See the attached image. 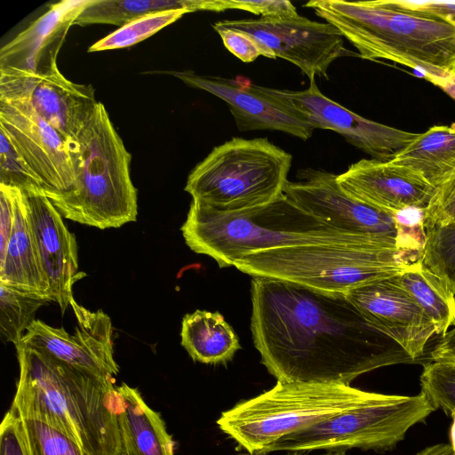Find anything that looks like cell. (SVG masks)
<instances>
[{"label": "cell", "mask_w": 455, "mask_h": 455, "mask_svg": "<svg viewBox=\"0 0 455 455\" xmlns=\"http://www.w3.org/2000/svg\"><path fill=\"white\" fill-rule=\"evenodd\" d=\"M70 145L75 182L67 192L47 196L60 215L100 229L136 221L132 156L101 102Z\"/></svg>", "instance_id": "5b68a950"}, {"label": "cell", "mask_w": 455, "mask_h": 455, "mask_svg": "<svg viewBox=\"0 0 455 455\" xmlns=\"http://www.w3.org/2000/svg\"><path fill=\"white\" fill-rule=\"evenodd\" d=\"M0 131L40 180L46 196L68 191L75 182L71 140L27 103L0 98Z\"/></svg>", "instance_id": "7c38bea8"}, {"label": "cell", "mask_w": 455, "mask_h": 455, "mask_svg": "<svg viewBox=\"0 0 455 455\" xmlns=\"http://www.w3.org/2000/svg\"><path fill=\"white\" fill-rule=\"evenodd\" d=\"M309 80V87L303 91L254 86L314 129L338 132L372 159L392 161L417 137L418 133L382 124L348 110L323 95L315 77Z\"/></svg>", "instance_id": "30bf717a"}, {"label": "cell", "mask_w": 455, "mask_h": 455, "mask_svg": "<svg viewBox=\"0 0 455 455\" xmlns=\"http://www.w3.org/2000/svg\"><path fill=\"white\" fill-rule=\"evenodd\" d=\"M38 254L52 301L64 314L73 298L74 283L85 275L78 271L77 243L62 216L40 189L21 190Z\"/></svg>", "instance_id": "ac0fdd59"}, {"label": "cell", "mask_w": 455, "mask_h": 455, "mask_svg": "<svg viewBox=\"0 0 455 455\" xmlns=\"http://www.w3.org/2000/svg\"><path fill=\"white\" fill-rule=\"evenodd\" d=\"M251 455H254V454H251Z\"/></svg>", "instance_id": "f6af8a7d"}, {"label": "cell", "mask_w": 455, "mask_h": 455, "mask_svg": "<svg viewBox=\"0 0 455 455\" xmlns=\"http://www.w3.org/2000/svg\"><path fill=\"white\" fill-rule=\"evenodd\" d=\"M337 180L352 197L393 215L406 208L427 209L437 191L417 171L372 158L350 164Z\"/></svg>", "instance_id": "e0dca14e"}, {"label": "cell", "mask_w": 455, "mask_h": 455, "mask_svg": "<svg viewBox=\"0 0 455 455\" xmlns=\"http://www.w3.org/2000/svg\"><path fill=\"white\" fill-rule=\"evenodd\" d=\"M346 297L378 331L400 346L412 359L420 357L435 327L399 283L397 276L354 288Z\"/></svg>", "instance_id": "2e32d148"}, {"label": "cell", "mask_w": 455, "mask_h": 455, "mask_svg": "<svg viewBox=\"0 0 455 455\" xmlns=\"http://www.w3.org/2000/svg\"><path fill=\"white\" fill-rule=\"evenodd\" d=\"M0 98L28 104L63 136L76 138L98 105L94 89L60 72L40 76L0 69Z\"/></svg>", "instance_id": "9a60e30c"}, {"label": "cell", "mask_w": 455, "mask_h": 455, "mask_svg": "<svg viewBox=\"0 0 455 455\" xmlns=\"http://www.w3.org/2000/svg\"><path fill=\"white\" fill-rule=\"evenodd\" d=\"M186 9L206 10V0H91L74 25L112 24L119 27L147 14Z\"/></svg>", "instance_id": "484cf974"}, {"label": "cell", "mask_w": 455, "mask_h": 455, "mask_svg": "<svg viewBox=\"0 0 455 455\" xmlns=\"http://www.w3.org/2000/svg\"><path fill=\"white\" fill-rule=\"evenodd\" d=\"M225 47L243 62H251L259 56L273 59L271 54L249 34L222 28H214Z\"/></svg>", "instance_id": "8d00e7d4"}, {"label": "cell", "mask_w": 455, "mask_h": 455, "mask_svg": "<svg viewBox=\"0 0 455 455\" xmlns=\"http://www.w3.org/2000/svg\"><path fill=\"white\" fill-rule=\"evenodd\" d=\"M0 455H28L20 419L11 409L0 425Z\"/></svg>", "instance_id": "74e56055"}, {"label": "cell", "mask_w": 455, "mask_h": 455, "mask_svg": "<svg viewBox=\"0 0 455 455\" xmlns=\"http://www.w3.org/2000/svg\"><path fill=\"white\" fill-rule=\"evenodd\" d=\"M291 166V154L267 138H233L196 165L185 191L220 212L262 207L283 195Z\"/></svg>", "instance_id": "ba28073f"}, {"label": "cell", "mask_w": 455, "mask_h": 455, "mask_svg": "<svg viewBox=\"0 0 455 455\" xmlns=\"http://www.w3.org/2000/svg\"><path fill=\"white\" fill-rule=\"evenodd\" d=\"M337 176L323 170H299L298 180L288 181L283 194L300 209L339 231L396 240L394 215L347 194Z\"/></svg>", "instance_id": "4fadbf2b"}, {"label": "cell", "mask_w": 455, "mask_h": 455, "mask_svg": "<svg viewBox=\"0 0 455 455\" xmlns=\"http://www.w3.org/2000/svg\"><path fill=\"white\" fill-rule=\"evenodd\" d=\"M392 162L417 171L440 188L455 173V123L418 133Z\"/></svg>", "instance_id": "cb8c5ba5"}, {"label": "cell", "mask_w": 455, "mask_h": 455, "mask_svg": "<svg viewBox=\"0 0 455 455\" xmlns=\"http://www.w3.org/2000/svg\"><path fill=\"white\" fill-rule=\"evenodd\" d=\"M435 85L455 100V74L442 79Z\"/></svg>", "instance_id": "60d3db41"}, {"label": "cell", "mask_w": 455, "mask_h": 455, "mask_svg": "<svg viewBox=\"0 0 455 455\" xmlns=\"http://www.w3.org/2000/svg\"><path fill=\"white\" fill-rule=\"evenodd\" d=\"M421 391L433 406L446 414H455V364L432 362L423 367Z\"/></svg>", "instance_id": "4dcf8cb0"}, {"label": "cell", "mask_w": 455, "mask_h": 455, "mask_svg": "<svg viewBox=\"0 0 455 455\" xmlns=\"http://www.w3.org/2000/svg\"><path fill=\"white\" fill-rule=\"evenodd\" d=\"M237 9L264 18H286L299 15L296 7L287 0H210L209 11Z\"/></svg>", "instance_id": "836d02e7"}, {"label": "cell", "mask_w": 455, "mask_h": 455, "mask_svg": "<svg viewBox=\"0 0 455 455\" xmlns=\"http://www.w3.org/2000/svg\"><path fill=\"white\" fill-rule=\"evenodd\" d=\"M172 74L188 86L206 91L228 103L241 132L279 131L303 140L313 134L315 129L310 124L259 92L252 84L243 85L237 80L198 75L190 70Z\"/></svg>", "instance_id": "ffe728a7"}, {"label": "cell", "mask_w": 455, "mask_h": 455, "mask_svg": "<svg viewBox=\"0 0 455 455\" xmlns=\"http://www.w3.org/2000/svg\"><path fill=\"white\" fill-rule=\"evenodd\" d=\"M425 210L406 208L394 214L399 248L422 253L427 235Z\"/></svg>", "instance_id": "d6a6232c"}, {"label": "cell", "mask_w": 455, "mask_h": 455, "mask_svg": "<svg viewBox=\"0 0 455 455\" xmlns=\"http://www.w3.org/2000/svg\"><path fill=\"white\" fill-rule=\"evenodd\" d=\"M0 184L20 190H43L38 177L2 131H0Z\"/></svg>", "instance_id": "1f68e13d"}, {"label": "cell", "mask_w": 455, "mask_h": 455, "mask_svg": "<svg viewBox=\"0 0 455 455\" xmlns=\"http://www.w3.org/2000/svg\"><path fill=\"white\" fill-rule=\"evenodd\" d=\"M212 26L249 34L273 59L288 60L309 79L316 76L327 79L328 68L334 60L358 55L345 48L343 36L334 26L300 15L221 20Z\"/></svg>", "instance_id": "8fae6325"}, {"label": "cell", "mask_w": 455, "mask_h": 455, "mask_svg": "<svg viewBox=\"0 0 455 455\" xmlns=\"http://www.w3.org/2000/svg\"><path fill=\"white\" fill-rule=\"evenodd\" d=\"M70 305L77 321L74 333L36 320L20 342L97 377L116 380L119 367L114 358L109 316L102 310L90 311L74 299Z\"/></svg>", "instance_id": "5bb4252c"}, {"label": "cell", "mask_w": 455, "mask_h": 455, "mask_svg": "<svg viewBox=\"0 0 455 455\" xmlns=\"http://www.w3.org/2000/svg\"><path fill=\"white\" fill-rule=\"evenodd\" d=\"M397 279L431 319L435 334L444 335L455 326V295L421 261L412 263Z\"/></svg>", "instance_id": "d4e9b609"}, {"label": "cell", "mask_w": 455, "mask_h": 455, "mask_svg": "<svg viewBox=\"0 0 455 455\" xmlns=\"http://www.w3.org/2000/svg\"><path fill=\"white\" fill-rule=\"evenodd\" d=\"M389 7L437 19L455 26V1L380 0Z\"/></svg>", "instance_id": "d590c367"}, {"label": "cell", "mask_w": 455, "mask_h": 455, "mask_svg": "<svg viewBox=\"0 0 455 455\" xmlns=\"http://www.w3.org/2000/svg\"><path fill=\"white\" fill-rule=\"evenodd\" d=\"M435 410L422 391L416 395H384L379 400L287 435L262 454L318 450L344 452L351 449L388 451L403 440L411 427L425 422Z\"/></svg>", "instance_id": "9c48e42d"}, {"label": "cell", "mask_w": 455, "mask_h": 455, "mask_svg": "<svg viewBox=\"0 0 455 455\" xmlns=\"http://www.w3.org/2000/svg\"><path fill=\"white\" fill-rule=\"evenodd\" d=\"M91 0H61L0 49V69L40 76L59 73L57 57L76 19Z\"/></svg>", "instance_id": "d6986e66"}, {"label": "cell", "mask_w": 455, "mask_h": 455, "mask_svg": "<svg viewBox=\"0 0 455 455\" xmlns=\"http://www.w3.org/2000/svg\"><path fill=\"white\" fill-rule=\"evenodd\" d=\"M430 355L433 362L455 364V326L441 336Z\"/></svg>", "instance_id": "f35d334b"}, {"label": "cell", "mask_w": 455, "mask_h": 455, "mask_svg": "<svg viewBox=\"0 0 455 455\" xmlns=\"http://www.w3.org/2000/svg\"><path fill=\"white\" fill-rule=\"evenodd\" d=\"M323 455H345L344 452H335V453H327V454H323Z\"/></svg>", "instance_id": "ee69618b"}, {"label": "cell", "mask_w": 455, "mask_h": 455, "mask_svg": "<svg viewBox=\"0 0 455 455\" xmlns=\"http://www.w3.org/2000/svg\"><path fill=\"white\" fill-rule=\"evenodd\" d=\"M416 455H455L451 444L438 443L427 446Z\"/></svg>", "instance_id": "ab89813d"}, {"label": "cell", "mask_w": 455, "mask_h": 455, "mask_svg": "<svg viewBox=\"0 0 455 455\" xmlns=\"http://www.w3.org/2000/svg\"><path fill=\"white\" fill-rule=\"evenodd\" d=\"M305 6L334 26L362 59L404 65L435 85L455 74V26L380 0H311Z\"/></svg>", "instance_id": "3957f363"}, {"label": "cell", "mask_w": 455, "mask_h": 455, "mask_svg": "<svg viewBox=\"0 0 455 455\" xmlns=\"http://www.w3.org/2000/svg\"><path fill=\"white\" fill-rule=\"evenodd\" d=\"M383 396L344 384L276 381L223 411L217 425L250 454L260 455L287 435Z\"/></svg>", "instance_id": "52a82bcc"}, {"label": "cell", "mask_w": 455, "mask_h": 455, "mask_svg": "<svg viewBox=\"0 0 455 455\" xmlns=\"http://www.w3.org/2000/svg\"><path fill=\"white\" fill-rule=\"evenodd\" d=\"M251 293L253 343L276 381L351 386L366 372L414 361L344 293L266 277L252 278Z\"/></svg>", "instance_id": "6da1fadb"}, {"label": "cell", "mask_w": 455, "mask_h": 455, "mask_svg": "<svg viewBox=\"0 0 455 455\" xmlns=\"http://www.w3.org/2000/svg\"><path fill=\"white\" fill-rule=\"evenodd\" d=\"M123 455V454H122Z\"/></svg>", "instance_id": "bcb514c9"}, {"label": "cell", "mask_w": 455, "mask_h": 455, "mask_svg": "<svg viewBox=\"0 0 455 455\" xmlns=\"http://www.w3.org/2000/svg\"><path fill=\"white\" fill-rule=\"evenodd\" d=\"M20 419L28 455H87L75 441L58 429L31 418Z\"/></svg>", "instance_id": "f546056e"}, {"label": "cell", "mask_w": 455, "mask_h": 455, "mask_svg": "<svg viewBox=\"0 0 455 455\" xmlns=\"http://www.w3.org/2000/svg\"><path fill=\"white\" fill-rule=\"evenodd\" d=\"M49 298L25 292L0 283V332L2 339L19 344L29 326L36 321V313L52 302Z\"/></svg>", "instance_id": "4316f807"}, {"label": "cell", "mask_w": 455, "mask_h": 455, "mask_svg": "<svg viewBox=\"0 0 455 455\" xmlns=\"http://www.w3.org/2000/svg\"><path fill=\"white\" fill-rule=\"evenodd\" d=\"M15 347L20 376L10 409L58 429L87 455H122L116 380L97 377L22 342Z\"/></svg>", "instance_id": "7a4b0ae2"}, {"label": "cell", "mask_w": 455, "mask_h": 455, "mask_svg": "<svg viewBox=\"0 0 455 455\" xmlns=\"http://www.w3.org/2000/svg\"><path fill=\"white\" fill-rule=\"evenodd\" d=\"M421 258L394 238L353 244L310 243L253 251L233 267L251 275L314 290L346 293L369 283L400 275Z\"/></svg>", "instance_id": "8992f818"}, {"label": "cell", "mask_w": 455, "mask_h": 455, "mask_svg": "<svg viewBox=\"0 0 455 455\" xmlns=\"http://www.w3.org/2000/svg\"><path fill=\"white\" fill-rule=\"evenodd\" d=\"M187 245L220 267L243 256L276 246L364 243L387 238L339 231L297 206L284 194L275 202L242 212H220L192 200L180 228Z\"/></svg>", "instance_id": "277c9868"}, {"label": "cell", "mask_w": 455, "mask_h": 455, "mask_svg": "<svg viewBox=\"0 0 455 455\" xmlns=\"http://www.w3.org/2000/svg\"><path fill=\"white\" fill-rule=\"evenodd\" d=\"M116 415L123 455H174V442L159 412L151 409L137 388L116 387Z\"/></svg>", "instance_id": "7402d4cb"}, {"label": "cell", "mask_w": 455, "mask_h": 455, "mask_svg": "<svg viewBox=\"0 0 455 455\" xmlns=\"http://www.w3.org/2000/svg\"><path fill=\"white\" fill-rule=\"evenodd\" d=\"M188 12H189L186 9H177L137 18L94 43L89 47L88 52H101L132 46L175 22Z\"/></svg>", "instance_id": "f1b7e54d"}, {"label": "cell", "mask_w": 455, "mask_h": 455, "mask_svg": "<svg viewBox=\"0 0 455 455\" xmlns=\"http://www.w3.org/2000/svg\"><path fill=\"white\" fill-rule=\"evenodd\" d=\"M181 345L195 362L226 364L241 348L233 328L219 312L196 310L184 315Z\"/></svg>", "instance_id": "603a6c76"}, {"label": "cell", "mask_w": 455, "mask_h": 455, "mask_svg": "<svg viewBox=\"0 0 455 455\" xmlns=\"http://www.w3.org/2000/svg\"><path fill=\"white\" fill-rule=\"evenodd\" d=\"M0 283L51 299L25 200L16 188L12 233L6 246L0 250Z\"/></svg>", "instance_id": "44dd1931"}, {"label": "cell", "mask_w": 455, "mask_h": 455, "mask_svg": "<svg viewBox=\"0 0 455 455\" xmlns=\"http://www.w3.org/2000/svg\"><path fill=\"white\" fill-rule=\"evenodd\" d=\"M426 227L455 221V173L440 188L425 210Z\"/></svg>", "instance_id": "e575fe53"}, {"label": "cell", "mask_w": 455, "mask_h": 455, "mask_svg": "<svg viewBox=\"0 0 455 455\" xmlns=\"http://www.w3.org/2000/svg\"><path fill=\"white\" fill-rule=\"evenodd\" d=\"M261 455H263V454H261ZM288 455H304V454L301 451H294V452L289 453Z\"/></svg>", "instance_id": "7bdbcfd3"}, {"label": "cell", "mask_w": 455, "mask_h": 455, "mask_svg": "<svg viewBox=\"0 0 455 455\" xmlns=\"http://www.w3.org/2000/svg\"><path fill=\"white\" fill-rule=\"evenodd\" d=\"M451 417L453 419L452 425H451V446L452 450L455 452V414H453Z\"/></svg>", "instance_id": "b9f144b4"}, {"label": "cell", "mask_w": 455, "mask_h": 455, "mask_svg": "<svg viewBox=\"0 0 455 455\" xmlns=\"http://www.w3.org/2000/svg\"><path fill=\"white\" fill-rule=\"evenodd\" d=\"M421 261L455 295V221L426 227Z\"/></svg>", "instance_id": "83f0119b"}]
</instances>
